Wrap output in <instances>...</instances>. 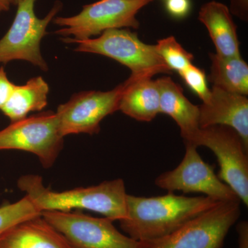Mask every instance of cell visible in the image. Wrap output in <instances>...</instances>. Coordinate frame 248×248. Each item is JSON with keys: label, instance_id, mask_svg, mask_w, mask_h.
Wrapping results in <instances>:
<instances>
[{"label": "cell", "instance_id": "obj_10", "mask_svg": "<svg viewBox=\"0 0 248 248\" xmlns=\"http://www.w3.org/2000/svg\"><path fill=\"white\" fill-rule=\"evenodd\" d=\"M186 153L177 168L160 174L155 185L163 190L184 193H202L219 202H237L238 196L215 174V167L201 157L197 148L185 143Z\"/></svg>", "mask_w": 248, "mask_h": 248}, {"label": "cell", "instance_id": "obj_5", "mask_svg": "<svg viewBox=\"0 0 248 248\" xmlns=\"http://www.w3.org/2000/svg\"><path fill=\"white\" fill-rule=\"evenodd\" d=\"M154 0H99L83 6L79 14L71 17H55L53 22L62 27L57 35L76 40H84L100 35L109 29L133 28L140 23L139 11Z\"/></svg>", "mask_w": 248, "mask_h": 248}, {"label": "cell", "instance_id": "obj_13", "mask_svg": "<svg viewBox=\"0 0 248 248\" xmlns=\"http://www.w3.org/2000/svg\"><path fill=\"white\" fill-rule=\"evenodd\" d=\"M0 248H73L42 215L11 227L0 234Z\"/></svg>", "mask_w": 248, "mask_h": 248}, {"label": "cell", "instance_id": "obj_18", "mask_svg": "<svg viewBox=\"0 0 248 248\" xmlns=\"http://www.w3.org/2000/svg\"><path fill=\"white\" fill-rule=\"evenodd\" d=\"M208 80L213 86L241 95L248 94V66L241 57L226 58L210 54Z\"/></svg>", "mask_w": 248, "mask_h": 248}, {"label": "cell", "instance_id": "obj_12", "mask_svg": "<svg viewBox=\"0 0 248 248\" xmlns=\"http://www.w3.org/2000/svg\"><path fill=\"white\" fill-rule=\"evenodd\" d=\"M200 127L223 125L234 129L248 148V99L246 96L213 86L208 99L200 106Z\"/></svg>", "mask_w": 248, "mask_h": 248}, {"label": "cell", "instance_id": "obj_15", "mask_svg": "<svg viewBox=\"0 0 248 248\" xmlns=\"http://www.w3.org/2000/svg\"><path fill=\"white\" fill-rule=\"evenodd\" d=\"M198 19L208 30L217 55L226 58L241 56L237 27L226 5L216 1L205 3L201 7Z\"/></svg>", "mask_w": 248, "mask_h": 248}, {"label": "cell", "instance_id": "obj_6", "mask_svg": "<svg viewBox=\"0 0 248 248\" xmlns=\"http://www.w3.org/2000/svg\"><path fill=\"white\" fill-rule=\"evenodd\" d=\"M64 138L56 113L45 111L11 122L0 130V151L17 150L32 153L45 169H50L63 149Z\"/></svg>", "mask_w": 248, "mask_h": 248}, {"label": "cell", "instance_id": "obj_19", "mask_svg": "<svg viewBox=\"0 0 248 248\" xmlns=\"http://www.w3.org/2000/svg\"><path fill=\"white\" fill-rule=\"evenodd\" d=\"M41 215L42 213L26 195L15 203L4 204L0 206V234L20 222Z\"/></svg>", "mask_w": 248, "mask_h": 248}, {"label": "cell", "instance_id": "obj_16", "mask_svg": "<svg viewBox=\"0 0 248 248\" xmlns=\"http://www.w3.org/2000/svg\"><path fill=\"white\" fill-rule=\"evenodd\" d=\"M119 110L139 122H150L160 113V93L156 80L130 75Z\"/></svg>", "mask_w": 248, "mask_h": 248}, {"label": "cell", "instance_id": "obj_2", "mask_svg": "<svg viewBox=\"0 0 248 248\" xmlns=\"http://www.w3.org/2000/svg\"><path fill=\"white\" fill-rule=\"evenodd\" d=\"M17 186L41 213L86 210L101 214L112 221H120L126 217L128 194L122 179L55 192L44 185L41 176L28 174L18 179Z\"/></svg>", "mask_w": 248, "mask_h": 248}, {"label": "cell", "instance_id": "obj_22", "mask_svg": "<svg viewBox=\"0 0 248 248\" xmlns=\"http://www.w3.org/2000/svg\"><path fill=\"white\" fill-rule=\"evenodd\" d=\"M190 0H166L165 8L170 16L176 19H183L191 11Z\"/></svg>", "mask_w": 248, "mask_h": 248}, {"label": "cell", "instance_id": "obj_11", "mask_svg": "<svg viewBox=\"0 0 248 248\" xmlns=\"http://www.w3.org/2000/svg\"><path fill=\"white\" fill-rule=\"evenodd\" d=\"M126 86L125 80L107 92L91 91L76 93L68 102L59 106L55 113L63 137L99 133L102 120L119 110Z\"/></svg>", "mask_w": 248, "mask_h": 248}, {"label": "cell", "instance_id": "obj_8", "mask_svg": "<svg viewBox=\"0 0 248 248\" xmlns=\"http://www.w3.org/2000/svg\"><path fill=\"white\" fill-rule=\"evenodd\" d=\"M184 143L211 150L220 166L217 176L241 202L248 205V148L234 129L223 125L200 128L190 141Z\"/></svg>", "mask_w": 248, "mask_h": 248}, {"label": "cell", "instance_id": "obj_25", "mask_svg": "<svg viewBox=\"0 0 248 248\" xmlns=\"http://www.w3.org/2000/svg\"><path fill=\"white\" fill-rule=\"evenodd\" d=\"M239 235V247L238 248H248V223L247 221H241L236 227Z\"/></svg>", "mask_w": 248, "mask_h": 248}, {"label": "cell", "instance_id": "obj_23", "mask_svg": "<svg viewBox=\"0 0 248 248\" xmlns=\"http://www.w3.org/2000/svg\"><path fill=\"white\" fill-rule=\"evenodd\" d=\"M16 84L10 81L3 66L0 67V108L6 104Z\"/></svg>", "mask_w": 248, "mask_h": 248}, {"label": "cell", "instance_id": "obj_7", "mask_svg": "<svg viewBox=\"0 0 248 248\" xmlns=\"http://www.w3.org/2000/svg\"><path fill=\"white\" fill-rule=\"evenodd\" d=\"M36 0H22L18 3L14 22L0 40V63L22 60L32 63L42 71H48V66L42 53L40 45L46 35L48 24L62 8L57 1L45 17H37L35 13Z\"/></svg>", "mask_w": 248, "mask_h": 248}, {"label": "cell", "instance_id": "obj_20", "mask_svg": "<svg viewBox=\"0 0 248 248\" xmlns=\"http://www.w3.org/2000/svg\"><path fill=\"white\" fill-rule=\"evenodd\" d=\"M155 46L160 57L171 71L180 73L192 64L193 55L183 48L173 36L158 40Z\"/></svg>", "mask_w": 248, "mask_h": 248}, {"label": "cell", "instance_id": "obj_4", "mask_svg": "<svg viewBox=\"0 0 248 248\" xmlns=\"http://www.w3.org/2000/svg\"><path fill=\"white\" fill-rule=\"evenodd\" d=\"M240 203L219 202L169 234L138 241L137 248H223L227 234L241 215Z\"/></svg>", "mask_w": 248, "mask_h": 248}, {"label": "cell", "instance_id": "obj_17", "mask_svg": "<svg viewBox=\"0 0 248 248\" xmlns=\"http://www.w3.org/2000/svg\"><path fill=\"white\" fill-rule=\"evenodd\" d=\"M48 84L42 77L31 78L17 86L6 104L0 108L11 122L22 120L31 112H39L48 105Z\"/></svg>", "mask_w": 248, "mask_h": 248}, {"label": "cell", "instance_id": "obj_26", "mask_svg": "<svg viewBox=\"0 0 248 248\" xmlns=\"http://www.w3.org/2000/svg\"><path fill=\"white\" fill-rule=\"evenodd\" d=\"M11 5H13L12 0H0V15L9 11Z\"/></svg>", "mask_w": 248, "mask_h": 248}, {"label": "cell", "instance_id": "obj_24", "mask_svg": "<svg viewBox=\"0 0 248 248\" xmlns=\"http://www.w3.org/2000/svg\"><path fill=\"white\" fill-rule=\"evenodd\" d=\"M230 12L233 16L247 22L248 21V0H230Z\"/></svg>", "mask_w": 248, "mask_h": 248}, {"label": "cell", "instance_id": "obj_9", "mask_svg": "<svg viewBox=\"0 0 248 248\" xmlns=\"http://www.w3.org/2000/svg\"><path fill=\"white\" fill-rule=\"evenodd\" d=\"M42 216L73 248H137L138 241L122 234L109 218L79 212L45 211Z\"/></svg>", "mask_w": 248, "mask_h": 248}, {"label": "cell", "instance_id": "obj_27", "mask_svg": "<svg viewBox=\"0 0 248 248\" xmlns=\"http://www.w3.org/2000/svg\"><path fill=\"white\" fill-rule=\"evenodd\" d=\"M22 1V0H12L13 5H15V6H17L18 3L19 1Z\"/></svg>", "mask_w": 248, "mask_h": 248}, {"label": "cell", "instance_id": "obj_1", "mask_svg": "<svg viewBox=\"0 0 248 248\" xmlns=\"http://www.w3.org/2000/svg\"><path fill=\"white\" fill-rule=\"evenodd\" d=\"M219 203L206 197H186L173 192L159 197L127 195L126 217L121 229L137 241L169 234Z\"/></svg>", "mask_w": 248, "mask_h": 248}, {"label": "cell", "instance_id": "obj_21", "mask_svg": "<svg viewBox=\"0 0 248 248\" xmlns=\"http://www.w3.org/2000/svg\"><path fill=\"white\" fill-rule=\"evenodd\" d=\"M179 74L186 84L198 95L202 102H205L208 99L210 89H209L206 75L203 70L191 64Z\"/></svg>", "mask_w": 248, "mask_h": 248}, {"label": "cell", "instance_id": "obj_14", "mask_svg": "<svg viewBox=\"0 0 248 248\" xmlns=\"http://www.w3.org/2000/svg\"><path fill=\"white\" fill-rule=\"evenodd\" d=\"M160 93V113L172 117L181 130L184 143L189 142L200 127V107L184 95V90L170 77L156 80Z\"/></svg>", "mask_w": 248, "mask_h": 248}, {"label": "cell", "instance_id": "obj_3", "mask_svg": "<svg viewBox=\"0 0 248 248\" xmlns=\"http://www.w3.org/2000/svg\"><path fill=\"white\" fill-rule=\"evenodd\" d=\"M62 41L77 44L76 51L97 54L120 62L128 67L132 76L152 78L159 73H172L157 53L155 45L141 42L138 34L128 29H109L97 38L76 40L63 37Z\"/></svg>", "mask_w": 248, "mask_h": 248}]
</instances>
